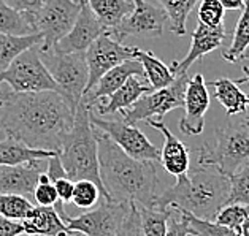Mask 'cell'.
I'll return each instance as SVG.
<instances>
[{"instance_id": "obj_1", "label": "cell", "mask_w": 249, "mask_h": 236, "mask_svg": "<svg viewBox=\"0 0 249 236\" xmlns=\"http://www.w3.org/2000/svg\"><path fill=\"white\" fill-rule=\"evenodd\" d=\"M0 132L32 149L60 152L73 127L75 110L59 92H5Z\"/></svg>"}, {"instance_id": "obj_2", "label": "cell", "mask_w": 249, "mask_h": 236, "mask_svg": "<svg viewBox=\"0 0 249 236\" xmlns=\"http://www.w3.org/2000/svg\"><path fill=\"white\" fill-rule=\"evenodd\" d=\"M95 130L99 143L100 178L113 202L156 208L159 176L154 162L135 160L119 149L105 133Z\"/></svg>"}, {"instance_id": "obj_3", "label": "cell", "mask_w": 249, "mask_h": 236, "mask_svg": "<svg viewBox=\"0 0 249 236\" xmlns=\"http://www.w3.org/2000/svg\"><path fill=\"white\" fill-rule=\"evenodd\" d=\"M230 179L216 167L197 165L187 174L176 178V183L159 193L156 209H183L202 220H214L227 204Z\"/></svg>"}, {"instance_id": "obj_4", "label": "cell", "mask_w": 249, "mask_h": 236, "mask_svg": "<svg viewBox=\"0 0 249 236\" xmlns=\"http://www.w3.org/2000/svg\"><path fill=\"white\" fill-rule=\"evenodd\" d=\"M90 110L81 100L75 111L73 127L67 136L59 157L65 168L69 179L76 181H92L100 189L102 197L113 202L105 190L100 178V163H99V143H97L95 130L89 119Z\"/></svg>"}, {"instance_id": "obj_5", "label": "cell", "mask_w": 249, "mask_h": 236, "mask_svg": "<svg viewBox=\"0 0 249 236\" xmlns=\"http://www.w3.org/2000/svg\"><path fill=\"white\" fill-rule=\"evenodd\" d=\"M249 162V114L229 118L214 132V141L198 151V165L216 167L226 176Z\"/></svg>"}, {"instance_id": "obj_6", "label": "cell", "mask_w": 249, "mask_h": 236, "mask_svg": "<svg viewBox=\"0 0 249 236\" xmlns=\"http://www.w3.org/2000/svg\"><path fill=\"white\" fill-rule=\"evenodd\" d=\"M41 59L56 81L60 95H64L76 111L86 92L89 68L84 52H41Z\"/></svg>"}, {"instance_id": "obj_7", "label": "cell", "mask_w": 249, "mask_h": 236, "mask_svg": "<svg viewBox=\"0 0 249 236\" xmlns=\"http://www.w3.org/2000/svg\"><path fill=\"white\" fill-rule=\"evenodd\" d=\"M0 84H8L11 92L16 94L59 92L56 81L41 59L40 46L30 48L18 56L8 68L0 73Z\"/></svg>"}, {"instance_id": "obj_8", "label": "cell", "mask_w": 249, "mask_h": 236, "mask_svg": "<svg viewBox=\"0 0 249 236\" xmlns=\"http://www.w3.org/2000/svg\"><path fill=\"white\" fill-rule=\"evenodd\" d=\"M84 0H45L34 19L37 34L41 35L40 51L48 52L70 32L76 22Z\"/></svg>"}, {"instance_id": "obj_9", "label": "cell", "mask_w": 249, "mask_h": 236, "mask_svg": "<svg viewBox=\"0 0 249 236\" xmlns=\"http://www.w3.org/2000/svg\"><path fill=\"white\" fill-rule=\"evenodd\" d=\"M189 83L187 73L176 76L173 84L159 90H153L137 100L129 110L121 113V119L127 124L135 125L137 122L148 119H162L167 113L184 106V92Z\"/></svg>"}, {"instance_id": "obj_10", "label": "cell", "mask_w": 249, "mask_h": 236, "mask_svg": "<svg viewBox=\"0 0 249 236\" xmlns=\"http://www.w3.org/2000/svg\"><path fill=\"white\" fill-rule=\"evenodd\" d=\"M90 124L94 129L110 138L119 149L129 157L143 162H159L160 151L148 140V136L138 127L124 122L123 119H102L90 111Z\"/></svg>"}, {"instance_id": "obj_11", "label": "cell", "mask_w": 249, "mask_h": 236, "mask_svg": "<svg viewBox=\"0 0 249 236\" xmlns=\"http://www.w3.org/2000/svg\"><path fill=\"white\" fill-rule=\"evenodd\" d=\"M130 208L132 203L108 202L103 198L94 209L76 217L67 216L64 222L70 232H78L84 236H114L123 227Z\"/></svg>"}, {"instance_id": "obj_12", "label": "cell", "mask_w": 249, "mask_h": 236, "mask_svg": "<svg viewBox=\"0 0 249 236\" xmlns=\"http://www.w3.org/2000/svg\"><path fill=\"white\" fill-rule=\"evenodd\" d=\"M167 22L165 11L159 5L151 3L148 0H133L132 13L125 16L118 27L107 34L119 43L127 37L159 38L162 37Z\"/></svg>"}, {"instance_id": "obj_13", "label": "cell", "mask_w": 249, "mask_h": 236, "mask_svg": "<svg viewBox=\"0 0 249 236\" xmlns=\"http://www.w3.org/2000/svg\"><path fill=\"white\" fill-rule=\"evenodd\" d=\"M84 54H86V62L89 68V80L86 92H84V95H86L100 81V78L108 73L111 68L121 65L125 60L137 59V48L124 46L105 32L88 48V51Z\"/></svg>"}, {"instance_id": "obj_14", "label": "cell", "mask_w": 249, "mask_h": 236, "mask_svg": "<svg viewBox=\"0 0 249 236\" xmlns=\"http://www.w3.org/2000/svg\"><path fill=\"white\" fill-rule=\"evenodd\" d=\"M210 94L203 75H194L184 92V114L179 129L186 135H202L205 129V114L210 108Z\"/></svg>"}, {"instance_id": "obj_15", "label": "cell", "mask_w": 249, "mask_h": 236, "mask_svg": "<svg viewBox=\"0 0 249 236\" xmlns=\"http://www.w3.org/2000/svg\"><path fill=\"white\" fill-rule=\"evenodd\" d=\"M107 30L97 19L92 10L89 8L88 2L84 0L76 22L65 37L53 48L51 51L57 52H86L88 48L94 41L105 34Z\"/></svg>"}, {"instance_id": "obj_16", "label": "cell", "mask_w": 249, "mask_h": 236, "mask_svg": "<svg viewBox=\"0 0 249 236\" xmlns=\"http://www.w3.org/2000/svg\"><path fill=\"white\" fill-rule=\"evenodd\" d=\"M191 37H192V43H191L189 52L186 54L184 59L175 60L172 67H170L175 76H181V75L187 73V70L191 68L192 64H196L197 60L203 59L206 54L217 50V48L226 41L227 32L224 27L211 29V27H206L203 24L198 22L196 30L191 34Z\"/></svg>"}, {"instance_id": "obj_17", "label": "cell", "mask_w": 249, "mask_h": 236, "mask_svg": "<svg viewBox=\"0 0 249 236\" xmlns=\"http://www.w3.org/2000/svg\"><path fill=\"white\" fill-rule=\"evenodd\" d=\"M146 124L153 129L159 130L163 136V146L160 151V163L165 168L168 174L178 178L187 174L191 170V149L187 144H184L178 136H175L168 127L162 120L148 119Z\"/></svg>"}, {"instance_id": "obj_18", "label": "cell", "mask_w": 249, "mask_h": 236, "mask_svg": "<svg viewBox=\"0 0 249 236\" xmlns=\"http://www.w3.org/2000/svg\"><path fill=\"white\" fill-rule=\"evenodd\" d=\"M43 162L45 160H38L16 167L0 165V193H11V195H21L26 198L34 197L40 174L45 173L41 167Z\"/></svg>"}, {"instance_id": "obj_19", "label": "cell", "mask_w": 249, "mask_h": 236, "mask_svg": "<svg viewBox=\"0 0 249 236\" xmlns=\"http://www.w3.org/2000/svg\"><path fill=\"white\" fill-rule=\"evenodd\" d=\"M132 76H144L143 67L137 59L125 60V62L114 67L108 73L103 75L100 78V81L94 86V89L83 97V101L90 110L99 100L107 99V97H110L113 92H116L119 87H123Z\"/></svg>"}, {"instance_id": "obj_20", "label": "cell", "mask_w": 249, "mask_h": 236, "mask_svg": "<svg viewBox=\"0 0 249 236\" xmlns=\"http://www.w3.org/2000/svg\"><path fill=\"white\" fill-rule=\"evenodd\" d=\"M153 92V87L149 86L146 80L142 76H132L123 87H119L116 92H113L107 99L99 100L90 108V111H97L99 114H114L123 113L135 103L137 100L142 99L143 95Z\"/></svg>"}, {"instance_id": "obj_21", "label": "cell", "mask_w": 249, "mask_h": 236, "mask_svg": "<svg viewBox=\"0 0 249 236\" xmlns=\"http://www.w3.org/2000/svg\"><path fill=\"white\" fill-rule=\"evenodd\" d=\"M21 223L27 236H70L73 233L53 206H34Z\"/></svg>"}, {"instance_id": "obj_22", "label": "cell", "mask_w": 249, "mask_h": 236, "mask_svg": "<svg viewBox=\"0 0 249 236\" xmlns=\"http://www.w3.org/2000/svg\"><path fill=\"white\" fill-rule=\"evenodd\" d=\"M56 154L59 152L43 151V149H32L26 146L22 141L11 136H7L5 140L0 141V165H7V167L26 165V163L46 160Z\"/></svg>"}, {"instance_id": "obj_23", "label": "cell", "mask_w": 249, "mask_h": 236, "mask_svg": "<svg viewBox=\"0 0 249 236\" xmlns=\"http://www.w3.org/2000/svg\"><path fill=\"white\" fill-rule=\"evenodd\" d=\"M86 2L107 32L118 27L133 10V0H86Z\"/></svg>"}, {"instance_id": "obj_24", "label": "cell", "mask_w": 249, "mask_h": 236, "mask_svg": "<svg viewBox=\"0 0 249 236\" xmlns=\"http://www.w3.org/2000/svg\"><path fill=\"white\" fill-rule=\"evenodd\" d=\"M211 86L214 87L216 100L222 105L229 118L238 116V114L246 111L248 95L238 87L235 81L229 80V78H221V80L213 81Z\"/></svg>"}, {"instance_id": "obj_25", "label": "cell", "mask_w": 249, "mask_h": 236, "mask_svg": "<svg viewBox=\"0 0 249 236\" xmlns=\"http://www.w3.org/2000/svg\"><path fill=\"white\" fill-rule=\"evenodd\" d=\"M43 38L40 34L32 35H5L0 34V73L11 65V62L22 52L34 46H40Z\"/></svg>"}, {"instance_id": "obj_26", "label": "cell", "mask_w": 249, "mask_h": 236, "mask_svg": "<svg viewBox=\"0 0 249 236\" xmlns=\"http://www.w3.org/2000/svg\"><path fill=\"white\" fill-rule=\"evenodd\" d=\"M137 60L143 67V73L149 86L153 90H159L163 87H168L170 84H173L176 76L170 67H167L159 57H156L154 54L148 51H142L137 48Z\"/></svg>"}, {"instance_id": "obj_27", "label": "cell", "mask_w": 249, "mask_h": 236, "mask_svg": "<svg viewBox=\"0 0 249 236\" xmlns=\"http://www.w3.org/2000/svg\"><path fill=\"white\" fill-rule=\"evenodd\" d=\"M157 5L165 11L170 30L176 35H184L186 21L189 17L194 7L200 0H156Z\"/></svg>"}, {"instance_id": "obj_28", "label": "cell", "mask_w": 249, "mask_h": 236, "mask_svg": "<svg viewBox=\"0 0 249 236\" xmlns=\"http://www.w3.org/2000/svg\"><path fill=\"white\" fill-rule=\"evenodd\" d=\"M249 50V0H246L245 8L241 11V16L238 22H236L233 35H232V43L222 52V57L230 64H235L241 60L243 54Z\"/></svg>"}, {"instance_id": "obj_29", "label": "cell", "mask_w": 249, "mask_h": 236, "mask_svg": "<svg viewBox=\"0 0 249 236\" xmlns=\"http://www.w3.org/2000/svg\"><path fill=\"white\" fill-rule=\"evenodd\" d=\"M0 34L5 35H32L37 34L32 21L26 15L18 13L0 0Z\"/></svg>"}, {"instance_id": "obj_30", "label": "cell", "mask_w": 249, "mask_h": 236, "mask_svg": "<svg viewBox=\"0 0 249 236\" xmlns=\"http://www.w3.org/2000/svg\"><path fill=\"white\" fill-rule=\"evenodd\" d=\"M137 209L140 214V222H142V230L144 236H165L167 222L173 213L172 208L160 211L156 208L137 206Z\"/></svg>"}, {"instance_id": "obj_31", "label": "cell", "mask_w": 249, "mask_h": 236, "mask_svg": "<svg viewBox=\"0 0 249 236\" xmlns=\"http://www.w3.org/2000/svg\"><path fill=\"white\" fill-rule=\"evenodd\" d=\"M34 209V204L29 198L21 195H11V193H0V216L7 217L10 220L21 222Z\"/></svg>"}, {"instance_id": "obj_32", "label": "cell", "mask_w": 249, "mask_h": 236, "mask_svg": "<svg viewBox=\"0 0 249 236\" xmlns=\"http://www.w3.org/2000/svg\"><path fill=\"white\" fill-rule=\"evenodd\" d=\"M230 179V193L227 204H243L249 206V162L240 167Z\"/></svg>"}, {"instance_id": "obj_33", "label": "cell", "mask_w": 249, "mask_h": 236, "mask_svg": "<svg viewBox=\"0 0 249 236\" xmlns=\"http://www.w3.org/2000/svg\"><path fill=\"white\" fill-rule=\"evenodd\" d=\"M175 211H178L179 214H183L186 217L187 223H189L192 236H240V233H236L235 230L222 227V225H219V223H216L214 220L197 219L196 216L186 213V211H183V209H175Z\"/></svg>"}, {"instance_id": "obj_34", "label": "cell", "mask_w": 249, "mask_h": 236, "mask_svg": "<svg viewBox=\"0 0 249 236\" xmlns=\"http://www.w3.org/2000/svg\"><path fill=\"white\" fill-rule=\"evenodd\" d=\"M224 15L226 10L219 0H200L197 7V19L200 24L211 29L224 27Z\"/></svg>"}, {"instance_id": "obj_35", "label": "cell", "mask_w": 249, "mask_h": 236, "mask_svg": "<svg viewBox=\"0 0 249 236\" xmlns=\"http://www.w3.org/2000/svg\"><path fill=\"white\" fill-rule=\"evenodd\" d=\"M249 217V206H243V204H226L214 217V222L219 223L222 227H227L230 230H235L240 233V228L243 222Z\"/></svg>"}, {"instance_id": "obj_36", "label": "cell", "mask_w": 249, "mask_h": 236, "mask_svg": "<svg viewBox=\"0 0 249 236\" xmlns=\"http://www.w3.org/2000/svg\"><path fill=\"white\" fill-rule=\"evenodd\" d=\"M100 195V189L92 181H76L71 203L81 209H89L99 203Z\"/></svg>"}, {"instance_id": "obj_37", "label": "cell", "mask_w": 249, "mask_h": 236, "mask_svg": "<svg viewBox=\"0 0 249 236\" xmlns=\"http://www.w3.org/2000/svg\"><path fill=\"white\" fill-rule=\"evenodd\" d=\"M34 200L37 203V206H54L59 198L56 187L46 176V173H41L38 178V184L34 190Z\"/></svg>"}, {"instance_id": "obj_38", "label": "cell", "mask_w": 249, "mask_h": 236, "mask_svg": "<svg viewBox=\"0 0 249 236\" xmlns=\"http://www.w3.org/2000/svg\"><path fill=\"white\" fill-rule=\"evenodd\" d=\"M114 236H144L143 230H142V222H140V214H138L137 204L132 203L129 216H127L123 227L118 230V233Z\"/></svg>"}, {"instance_id": "obj_39", "label": "cell", "mask_w": 249, "mask_h": 236, "mask_svg": "<svg viewBox=\"0 0 249 236\" xmlns=\"http://www.w3.org/2000/svg\"><path fill=\"white\" fill-rule=\"evenodd\" d=\"M3 2L7 3L8 7L16 10L18 13L26 15L34 24L35 16H37V13L41 10V7H43L45 0H3Z\"/></svg>"}, {"instance_id": "obj_40", "label": "cell", "mask_w": 249, "mask_h": 236, "mask_svg": "<svg viewBox=\"0 0 249 236\" xmlns=\"http://www.w3.org/2000/svg\"><path fill=\"white\" fill-rule=\"evenodd\" d=\"M189 235H192V233H191L189 223H187L186 217L183 214H179L178 211L173 209V213L167 222L165 236H189Z\"/></svg>"}, {"instance_id": "obj_41", "label": "cell", "mask_w": 249, "mask_h": 236, "mask_svg": "<svg viewBox=\"0 0 249 236\" xmlns=\"http://www.w3.org/2000/svg\"><path fill=\"white\" fill-rule=\"evenodd\" d=\"M45 173H46V176L50 178V181H51L53 184L56 183V181H59V179L69 178V176H67V173H65V168L62 165V162H60L59 154L53 155V157H50V159L46 160V170H45Z\"/></svg>"}, {"instance_id": "obj_42", "label": "cell", "mask_w": 249, "mask_h": 236, "mask_svg": "<svg viewBox=\"0 0 249 236\" xmlns=\"http://www.w3.org/2000/svg\"><path fill=\"white\" fill-rule=\"evenodd\" d=\"M54 187H56V192H57V198L59 202L65 203H70L71 198H73V190H75V183L69 178H64V179H59L54 183Z\"/></svg>"}, {"instance_id": "obj_43", "label": "cell", "mask_w": 249, "mask_h": 236, "mask_svg": "<svg viewBox=\"0 0 249 236\" xmlns=\"http://www.w3.org/2000/svg\"><path fill=\"white\" fill-rule=\"evenodd\" d=\"M24 235L22 223L18 220H10L0 216V236H21Z\"/></svg>"}, {"instance_id": "obj_44", "label": "cell", "mask_w": 249, "mask_h": 236, "mask_svg": "<svg viewBox=\"0 0 249 236\" xmlns=\"http://www.w3.org/2000/svg\"><path fill=\"white\" fill-rule=\"evenodd\" d=\"M219 3L224 7V10H230V11H238L245 8L246 0H219Z\"/></svg>"}, {"instance_id": "obj_45", "label": "cell", "mask_w": 249, "mask_h": 236, "mask_svg": "<svg viewBox=\"0 0 249 236\" xmlns=\"http://www.w3.org/2000/svg\"><path fill=\"white\" fill-rule=\"evenodd\" d=\"M243 73H245V76H243V78H240V80H236L235 83L236 84H238V86H240V84H243V83H249V67H243ZM248 106H249V95H248Z\"/></svg>"}, {"instance_id": "obj_46", "label": "cell", "mask_w": 249, "mask_h": 236, "mask_svg": "<svg viewBox=\"0 0 249 236\" xmlns=\"http://www.w3.org/2000/svg\"><path fill=\"white\" fill-rule=\"evenodd\" d=\"M240 236H249V217L243 222V225L240 228Z\"/></svg>"}, {"instance_id": "obj_47", "label": "cell", "mask_w": 249, "mask_h": 236, "mask_svg": "<svg viewBox=\"0 0 249 236\" xmlns=\"http://www.w3.org/2000/svg\"><path fill=\"white\" fill-rule=\"evenodd\" d=\"M241 59H243V60H249V50H248L245 54H243V57H241Z\"/></svg>"}, {"instance_id": "obj_48", "label": "cell", "mask_w": 249, "mask_h": 236, "mask_svg": "<svg viewBox=\"0 0 249 236\" xmlns=\"http://www.w3.org/2000/svg\"><path fill=\"white\" fill-rule=\"evenodd\" d=\"M70 236H84V235H81V233H78V232H73Z\"/></svg>"}, {"instance_id": "obj_49", "label": "cell", "mask_w": 249, "mask_h": 236, "mask_svg": "<svg viewBox=\"0 0 249 236\" xmlns=\"http://www.w3.org/2000/svg\"><path fill=\"white\" fill-rule=\"evenodd\" d=\"M2 105H3V100H2V99H0V106H2Z\"/></svg>"}, {"instance_id": "obj_50", "label": "cell", "mask_w": 249, "mask_h": 236, "mask_svg": "<svg viewBox=\"0 0 249 236\" xmlns=\"http://www.w3.org/2000/svg\"><path fill=\"white\" fill-rule=\"evenodd\" d=\"M2 94H3V90H2V89H0V97H2Z\"/></svg>"}, {"instance_id": "obj_51", "label": "cell", "mask_w": 249, "mask_h": 236, "mask_svg": "<svg viewBox=\"0 0 249 236\" xmlns=\"http://www.w3.org/2000/svg\"><path fill=\"white\" fill-rule=\"evenodd\" d=\"M21 236H27V235H21Z\"/></svg>"}]
</instances>
